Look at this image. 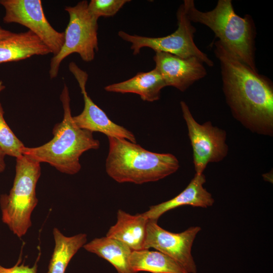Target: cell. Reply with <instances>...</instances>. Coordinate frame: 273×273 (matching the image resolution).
Returning a JSON list of instances; mask_svg holds the SVG:
<instances>
[{"label":"cell","mask_w":273,"mask_h":273,"mask_svg":"<svg viewBox=\"0 0 273 273\" xmlns=\"http://www.w3.org/2000/svg\"><path fill=\"white\" fill-rule=\"evenodd\" d=\"M214 52L220 64L222 89L234 118L257 134H273V84L230 53L217 40Z\"/></svg>","instance_id":"obj_1"},{"label":"cell","mask_w":273,"mask_h":273,"mask_svg":"<svg viewBox=\"0 0 273 273\" xmlns=\"http://www.w3.org/2000/svg\"><path fill=\"white\" fill-rule=\"evenodd\" d=\"M60 99L63 118L54 126L53 139L37 147L25 146L22 154L40 163H47L62 173L73 175L81 169L79 160L82 154L89 150L98 149L100 143L94 138L93 132L79 128L74 122L69 90L65 84Z\"/></svg>","instance_id":"obj_2"},{"label":"cell","mask_w":273,"mask_h":273,"mask_svg":"<svg viewBox=\"0 0 273 273\" xmlns=\"http://www.w3.org/2000/svg\"><path fill=\"white\" fill-rule=\"evenodd\" d=\"M108 139L106 171L117 183L141 185L156 181L174 173L179 167L178 159L171 154L153 152L126 139Z\"/></svg>","instance_id":"obj_3"},{"label":"cell","mask_w":273,"mask_h":273,"mask_svg":"<svg viewBox=\"0 0 273 273\" xmlns=\"http://www.w3.org/2000/svg\"><path fill=\"white\" fill-rule=\"evenodd\" d=\"M183 5L191 22L208 27L230 53L257 71L255 58L256 28L250 15L241 17L237 15L231 0H219L215 7L207 12L198 10L193 0H185Z\"/></svg>","instance_id":"obj_4"},{"label":"cell","mask_w":273,"mask_h":273,"mask_svg":"<svg viewBox=\"0 0 273 273\" xmlns=\"http://www.w3.org/2000/svg\"><path fill=\"white\" fill-rule=\"evenodd\" d=\"M40 174V163L22 155L16 158L12 188L8 194L1 195L2 221L19 238L32 225L31 214L38 203L36 187Z\"/></svg>","instance_id":"obj_5"},{"label":"cell","mask_w":273,"mask_h":273,"mask_svg":"<svg viewBox=\"0 0 273 273\" xmlns=\"http://www.w3.org/2000/svg\"><path fill=\"white\" fill-rule=\"evenodd\" d=\"M87 6V1L84 0L75 6L65 8L69 21L64 32V44L50 62L49 75L51 79L57 76L62 62L73 53L78 54L86 62L94 59L95 53L98 51V19L89 13Z\"/></svg>","instance_id":"obj_6"},{"label":"cell","mask_w":273,"mask_h":273,"mask_svg":"<svg viewBox=\"0 0 273 273\" xmlns=\"http://www.w3.org/2000/svg\"><path fill=\"white\" fill-rule=\"evenodd\" d=\"M177 28L172 33L160 37H150L131 35L123 31L118 32V36L131 43L133 54L138 55L143 48H149L156 52L171 54L183 58L197 57L209 67L213 62L202 52L194 40L196 30L188 18L183 5L176 13Z\"/></svg>","instance_id":"obj_7"},{"label":"cell","mask_w":273,"mask_h":273,"mask_svg":"<svg viewBox=\"0 0 273 273\" xmlns=\"http://www.w3.org/2000/svg\"><path fill=\"white\" fill-rule=\"evenodd\" d=\"M180 105L192 147L195 173L202 174L209 163L219 162L227 156L226 132L209 121L199 123L186 102L181 101Z\"/></svg>","instance_id":"obj_8"},{"label":"cell","mask_w":273,"mask_h":273,"mask_svg":"<svg viewBox=\"0 0 273 273\" xmlns=\"http://www.w3.org/2000/svg\"><path fill=\"white\" fill-rule=\"evenodd\" d=\"M4 8L3 21L23 25L34 33L56 55L64 42V32L55 29L44 15L40 0H1Z\"/></svg>","instance_id":"obj_9"},{"label":"cell","mask_w":273,"mask_h":273,"mask_svg":"<svg viewBox=\"0 0 273 273\" xmlns=\"http://www.w3.org/2000/svg\"><path fill=\"white\" fill-rule=\"evenodd\" d=\"M201 229L199 226H193L183 232L174 233L160 226L157 220L149 219L144 248H154L175 260L189 273H196L191 251Z\"/></svg>","instance_id":"obj_10"},{"label":"cell","mask_w":273,"mask_h":273,"mask_svg":"<svg viewBox=\"0 0 273 273\" xmlns=\"http://www.w3.org/2000/svg\"><path fill=\"white\" fill-rule=\"evenodd\" d=\"M69 69L79 84L84 100V108L81 113L73 116L76 124L79 128L93 133L99 132L107 137L123 139L136 143L135 136L131 131L113 122L89 97L85 87L87 73L73 62L70 63Z\"/></svg>","instance_id":"obj_11"},{"label":"cell","mask_w":273,"mask_h":273,"mask_svg":"<svg viewBox=\"0 0 273 273\" xmlns=\"http://www.w3.org/2000/svg\"><path fill=\"white\" fill-rule=\"evenodd\" d=\"M153 60L155 68L161 75L167 86H173L181 92H185L207 74L204 63L197 57L183 58L156 52Z\"/></svg>","instance_id":"obj_12"},{"label":"cell","mask_w":273,"mask_h":273,"mask_svg":"<svg viewBox=\"0 0 273 273\" xmlns=\"http://www.w3.org/2000/svg\"><path fill=\"white\" fill-rule=\"evenodd\" d=\"M205 182L206 177L203 173H195L181 193L168 201L151 206L143 213L144 215L148 219L158 220L165 212L180 206L190 205L201 208L212 206L214 200L211 193L203 187Z\"/></svg>","instance_id":"obj_13"},{"label":"cell","mask_w":273,"mask_h":273,"mask_svg":"<svg viewBox=\"0 0 273 273\" xmlns=\"http://www.w3.org/2000/svg\"><path fill=\"white\" fill-rule=\"evenodd\" d=\"M148 220L143 213L132 215L119 209L116 222L109 228L106 236L121 241L132 251L144 249Z\"/></svg>","instance_id":"obj_14"},{"label":"cell","mask_w":273,"mask_h":273,"mask_svg":"<svg viewBox=\"0 0 273 273\" xmlns=\"http://www.w3.org/2000/svg\"><path fill=\"white\" fill-rule=\"evenodd\" d=\"M50 53H51L50 49L30 30L14 33L7 38L0 39V64Z\"/></svg>","instance_id":"obj_15"},{"label":"cell","mask_w":273,"mask_h":273,"mask_svg":"<svg viewBox=\"0 0 273 273\" xmlns=\"http://www.w3.org/2000/svg\"><path fill=\"white\" fill-rule=\"evenodd\" d=\"M166 86L161 75L154 68L148 72H139L126 80L106 86L104 89L108 92L135 94L142 100L152 102L160 99L161 90Z\"/></svg>","instance_id":"obj_16"},{"label":"cell","mask_w":273,"mask_h":273,"mask_svg":"<svg viewBox=\"0 0 273 273\" xmlns=\"http://www.w3.org/2000/svg\"><path fill=\"white\" fill-rule=\"evenodd\" d=\"M83 247L87 251L106 260L118 273H134L129 263L132 250L121 241L106 236L95 238Z\"/></svg>","instance_id":"obj_17"},{"label":"cell","mask_w":273,"mask_h":273,"mask_svg":"<svg viewBox=\"0 0 273 273\" xmlns=\"http://www.w3.org/2000/svg\"><path fill=\"white\" fill-rule=\"evenodd\" d=\"M53 234L55 247L47 273H65L72 257L86 243L87 235L80 233L67 237L56 228H54Z\"/></svg>","instance_id":"obj_18"},{"label":"cell","mask_w":273,"mask_h":273,"mask_svg":"<svg viewBox=\"0 0 273 273\" xmlns=\"http://www.w3.org/2000/svg\"><path fill=\"white\" fill-rule=\"evenodd\" d=\"M129 263L134 273H189L177 261L158 251H132Z\"/></svg>","instance_id":"obj_19"},{"label":"cell","mask_w":273,"mask_h":273,"mask_svg":"<svg viewBox=\"0 0 273 273\" xmlns=\"http://www.w3.org/2000/svg\"><path fill=\"white\" fill-rule=\"evenodd\" d=\"M4 115L0 102V148L6 155L17 158L22 155V149L25 146L8 126Z\"/></svg>","instance_id":"obj_20"},{"label":"cell","mask_w":273,"mask_h":273,"mask_svg":"<svg viewBox=\"0 0 273 273\" xmlns=\"http://www.w3.org/2000/svg\"><path fill=\"white\" fill-rule=\"evenodd\" d=\"M128 0H92L88 3L89 13L98 19L100 17L115 15L127 3Z\"/></svg>","instance_id":"obj_21"},{"label":"cell","mask_w":273,"mask_h":273,"mask_svg":"<svg viewBox=\"0 0 273 273\" xmlns=\"http://www.w3.org/2000/svg\"><path fill=\"white\" fill-rule=\"evenodd\" d=\"M39 256V255L32 266L25 265L23 262L20 264L21 258H19L15 265L11 267H5L0 264V273H37V263Z\"/></svg>","instance_id":"obj_22"},{"label":"cell","mask_w":273,"mask_h":273,"mask_svg":"<svg viewBox=\"0 0 273 273\" xmlns=\"http://www.w3.org/2000/svg\"><path fill=\"white\" fill-rule=\"evenodd\" d=\"M6 154L0 148V173L3 172L6 168L5 157Z\"/></svg>","instance_id":"obj_23"},{"label":"cell","mask_w":273,"mask_h":273,"mask_svg":"<svg viewBox=\"0 0 273 273\" xmlns=\"http://www.w3.org/2000/svg\"><path fill=\"white\" fill-rule=\"evenodd\" d=\"M13 34V32L3 28L0 25V39L7 38Z\"/></svg>","instance_id":"obj_24"},{"label":"cell","mask_w":273,"mask_h":273,"mask_svg":"<svg viewBox=\"0 0 273 273\" xmlns=\"http://www.w3.org/2000/svg\"><path fill=\"white\" fill-rule=\"evenodd\" d=\"M5 88V86L4 85L2 81H0V93L3 91Z\"/></svg>","instance_id":"obj_25"}]
</instances>
